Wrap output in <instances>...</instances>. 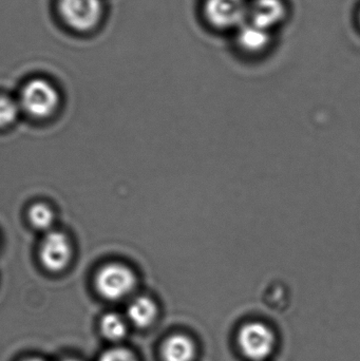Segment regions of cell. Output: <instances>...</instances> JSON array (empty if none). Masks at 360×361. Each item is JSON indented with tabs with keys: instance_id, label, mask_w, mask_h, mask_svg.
Segmentation results:
<instances>
[{
	"instance_id": "12",
	"label": "cell",
	"mask_w": 360,
	"mask_h": 361,
	"mask_svg": "<svg viewBox=\"0 0 360 361\" xmlns=\"http://www.w3.org/2000/svg\"><path fill=\"white\" fill-rule=\"evenodd\" d=\"M54 212L50 206L44 203H36L32 205L29 209V220L35 228L39 231H52L54 224Z\"/></svg>"
},
{
	"instance_id": "13",
	"label": "cell",
	"mask_w": 360,
	"mask_h": 361,
	"mask_svg": "<svg viewBox=\"0 0 360 361\" xmlns=\"http://www.w3.org/2000/svg\"><path fill=\"white\" fill-rule=\"evenodd\" d=\"M19 110V103L6 95H0V127L12 124L18 116Z\"/></svg>"
},
{
	"instance_id": "2",
	"label": "cell",
	"mask_w": 360,
	"mask_h": 361,
	"mask_svg": "<svg viewBox=\"0 0 360 361\" xmlns=\"http://www.w3.org/2000/svg\"><path fill=\"white\" fill-rule=\"evenodd\" d=\"M247 0H204L202 14L205 23L218 31H236L247 21Z\"/></svg>"
},
{
	"instance_id": "5",
	"label": "cell",
	"mask_w": 360,
	"mask_h": 361,
	"mask_svg": "<svg viewBox=\"0 0 360 361\" xmlns=\"http://www.w3.org/2000/svg\"><path fill=\"white\" fill-rule=\"evenodd\" d=\"M238 345L245 357L253 361H262L274 350L275 335L262 322H249L239 331Z\"/></svg>"
},
{
	"instance_id": "10",
	"label": "cell",
	"mask_w": 360,
	"mask_h": 361,
	"mask_svg": "<svg viewBox=\"0 0 360 361\" xmlns=\"http://www.w3.org/2000/svg\"><path fill=\"white\" fill-rule=\"evenodd\" d=\"M158 316V305L147 296H139L129 303L127 319L137 328L151 326Z\"/></svg>"
},
{
	"instance_id": "11",
	"label": "cell",
	"mask_w": 360,
	"mask_h": 361,
	"mask_svg": "<svg viewBox=\"0 0 360 361\" xmlns=\"http://www.w3.org/2000/svg\"><path fill=\"white\" fill-rule=\"evenodd\" d=\"M101 334L109 341H122L128 331L126 318L123 317L120 314H106L101 320Z\"/></svg>"
},
{
	"instance_id": "14",
	"label": "cell",
	"mask_w": 360,
	"mask_h": 361,
	"mask_svg": "<svg viewBox=\"0 0 360 361\" xmlns=\"http://www.w3.org/2000/svg\"><path fill=\"white\" fill-rule=\"evenodd\" d=\"M99 361H139L135 354L124 348H113L101 356Z\"/></svg>"
},
{
	"instance_id": "3",
	"label": "cell",
	"mask_w": 360,
	"mask_h": 361,
	"mask_svg": "<svg viewBox=\"0 0 360 361\" xmlns=\"http://www.w3.org/2000/svg\"><path fill=\"white\" fill-rule=\"evenodd\" d=\"M20 109L34 118L51 116L58 107L59 94L54 85L44 78H33L25 82L19 97Z\"/></svg>"
},
{
	"instance_id": "8",
	"label": "cell",
	"mask_w": 360,
	"mask_h": 361,
	"mask_svg": "<svg viewBox=\"0 0 360 361\" xmlns=\"http://www.w3.org/2000/svg\"><path fill=\"white\" fill-rule=\"evenodd\" d=\"M236 44L239 50L247 55H260L270 49L272 32L262 29L253 23H247L236 30Z\"/></svg>"
},
{
	"instance_id": "6",
	"label": "cell",
	"mask_w": 360,
	"mask_h": 361,
	"mask_svg": "<svg viewBox=\"0 0 360 361\" xmlns=\"http://www.w3.org/2000/svg\"><path fill=\"white\" fill-rule=\"evenodd\" d=\"M72 258L69 238L63 231H50L44 235L40 246V261L48 271H63Z\"/></svg>"
},
{
	"instance_id": "7",
	"label": "cell",
	"mask_w": 360,
	"mask_h": 361,
	"mask_svg": "<svg viewBox=\"0 0 360 361\" xmlns=\"http://www.w3.org/2000/svg\"><path fill=\"white\" fill-rule=\"evenodd\" d=\"M289 6L285 0H251L247 21L273 32L287 20Z\"/></svg>"
},
{
	"instance_id": "15",
	"label": "cell",
	"mask_w": 360,
	"mask_h": 361,
	"mask_svg": "<svg viewBox=\"0 0 360 361\" xmlns=\"http://www.w3.org/2000/svg\"><path fill=\"white\" fill-rule=\"evenodd\" d=\"M25 361H44V360H39V358H30V360H27Z\"/></svg>"
},
{
	"instance_id": "1",
	"label": "cell",
	"mask_w": 360,
	"mask_h": 361,
	"mask_svg": "<svg viewBox=\"0 0 360 361\" xmlns=\"http://www.w3.org/2000/svg\"><path fill=\"white\" fill-rule=\"evenodd\" d=\"M57 10L68 27L85 33L99 27L105 4L104 0H57Z\"/></svg>"
},
{
	"instance_id": "9",
	"label": "cell",
	"mask_w": 360,
	"mask_h": 361,
	"mask_svg": "<svg viewBox=\"0 0 360 361\" xmlns=\"http://www.w3.org/2000/svg\"><path fill=\"white\" fill-rule=\"evenodd\" d=\"M161 354L163 361H194L196 345L186 335L175 334L164 341Z\"/></svg>"
},
{
	"instance_id": "17",
	"label": "cell",
	"mask_w": 360,
	"mask_h": 361,
	"mask_svg": "<svg viewBox=\"0 0 360 361\" xmlns=\"http://www.w3.org/2000/svg\"><path fill=\"white\" fill-rule=\"evenodd\" d=\"M359 23H360V11H359Z\"/></svg>"
},
{
	"instance_id": "4",
	"label": "cell",
	"mask_w": 360,
	"mask_h": 361,
	"mask_svg": "<svg viewBox=\"0 0 360 361\" xmlns=\"http://www.w3.org/2000/svg\"><path fill=\"white\" fill-rule=\"evenodd\" d=\"M135 271L122 263L104 265L95 277V286L99 294L108 300L116 301L126 298L137 288Z\"/></svg>"
},
{
	"instance_id": "16",
	"label": "cell",
	"mask_w": 360,
	"mask_h": 361,
	"mask_svg": "<svg viewBox=\"0 0 360 361\" xmlns=\"http://www.w3.org/2000/svg\"><path fill=\"white\" fill-rule=\"evenodd\" d=\"M63 361H80V360H74V358H68V360H63Z\"/></svg>"
}]
</instances>
